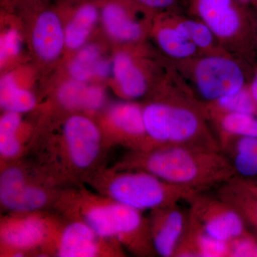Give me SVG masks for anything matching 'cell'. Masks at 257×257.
Here are the masks:
<instances>
[{"mask_svg":"<svg viewBox=\"0 0 257 257\" xmlns=\"http://www.w3.org/2000/svg\"><path fill=\"white\" fill-rule=\"evenodd\" d=\"M107 151L99 125L89 116L74 114L64 119L56 131L33 136L28 155L65 187L84 184L105 165Z\"/></svg>","mask_w":257,"mask_h":257,"instance_id":"cell-1","label":"cell"},{"mask_svg":"<svg viewBox=\"0 0 257 257\" xmlns=\"http://www.w3.org/2000/svg\"><path fill=\"white\" fill-rule=\"evenodd\" d=\"M57 214L82 221L103 237L114 239L135 256H157L149 218L143 211L87 188L85 184L62 189L53 208Z\"/></svg>","mask_w":257,"mask_h":257,"instance_id":"cell-2","label":"cell"},{"mask_svg":"<svg viewBox=\"0 0 257 257\" xmlns=\"http://www.w3.org/2000/svg\"><path fill=\"white\" fill-rule=\"evenodd\" d=\"M111 167L145 171L170 183L199 192L220 186L236 176L229 160L221 151L186 146L130 152Z\"/></svg>","mask_w":257,"mask_h":257,"instance_id":"cell-3","label":"cell"},{"mask_svg":"<svg viewBox=\"0 0 257 257\" xmlns=\"http://www.w3.org/2000/svg\"><path fill=\"white\" fill-rule=\"evenodd\" d=\"M143 110L151 149L186 146L221 151L208 124L204 104L195 99L175 92L167 99L149 103Z\"/></svg>","mask_w":257,"mask_h":257,"instance_id":"cell-4","label":"cell"},{"mask_svg":"<svg viewBox=\"0 0 257 257\" xmlns=\"http://www.w3.org/2000/svg\"><path fill=\"white\" fill-rule=\"evenodd\" d=\"M94 192L138 210H155L189 199L197 189L170 183L142 170H119L105 165L84 182Z\"/></svg>","mask_w":257,"mask_h":257,"instance_id":"cell-5","label":"cell"},{"mask_svg":"<svg viewBox=\"0 0 257 257\" xmlns=\"http://www.w3.org/2000/svg\"><path fill=\"white\" fill-rule=\"evenodd\" d=\"M0 204L7 213L53 209L64 188L25 157L0 165Z\"/></svg>","mask_w":257,"mask_h":257,"instance_id":"cell-6","label":"cell"},{"mask_svg":"<svg viewBox=\"0 0 257 257\" xmlns=\"http://www.w3.org/2000/svg\"><path fill=\"white\" fill-rule=\"evenodd\" d=\"M126 250L114 239L98 234L82 221L53 213L42 256L123 257Z\"/></svg>","mask_w":257,"mask_h":257,"instance_id":"cell-7","label":"cell"},{"mask_svg":"<svg viewBox=\"0 0 257 257\" xmlns=\"http://www.w3.org/2000/svg\"><path fill=\"white\" fill-rule=\"evenodd\" d=\"M49 211L7 213L0 219V256H42L50 234Z\"/></svg>","mask_w":257,"mask_h":257,"instance_id":"cell-8","label":"cell"},{"mask_svg":"<svg viewBox=\"0 0 257 257\" xmlns=\"http://www.w3.org/2000/svg\"><path fill=\"white\" fill-rule=\"evenodd\" d=\"M189 62L193 83L207 103L245 87L243 69L229 54L204 55Z\"/></svg>","mask_w":257,"mask_h":257,"instance_id":"cell-9","label":"cell"},{"mask_svg":"<svg viewBox=\"0 0 257 257\" xmlns=\"http://www.w3.org/2000/svg\"><path fill=\"white\" fill-rule=\"evenodd\" d=\"M187 202L188 220L211 237L229 242L248 232L241 216L217 196L198 192Z\"/></svg>","mask_w":257,"mask_h":257,"instance_id":"cell-10","label":"cell"},{"mask_svg":"<svg viewBox=\"0 0 257 257\" xmlns=\"http://www.w3.org/2000/svg\"><path fill=\"white\" fill-rule=\"evenodd\" d=\"M104 145L122 147L130 152L146 151L151 149L144 123L143 107L132 102L113 104L99 125Z\"/></svg>","mask_w":257,"mask_h":257,"instance_id":"cell-11","label":"cell"},{"mask_svg":"<svg viewBox=\"0 0 257 257\" xmlns=\"http://www.w3.org/2000/svg\"><path fill=\"white\" fill-rule=\"evenodd\" d=\"M239 0H189L193 14L215 35L219 43L234 47L244 23V10Z\"/></svg>","mask_w":257,"mask_h":257,"instance_id":"cell-12","label":"cell"},{"mask_svg":"<svg viewBox=\"0 0 257 257\" xmlns=\"http://www.w3.org/2000/svg\"><path fill=\"white\" fill-rule=\"evenodd\" d=\"M188 214L178 204L150 211V232L155 251L162 257H175L183 236Z\"/></svg>","mask_w":257,"mask_h":257,"instance_id":"cell-13","label":"cell"},{"mask_svg":"<svg viewBox=\"0 0 257 257\" xmlns=\"http://www.w3.org/2000/svg\"><path fill=\"white\" fill-rule=\"evenodd\" d=\"M65 44L64 30L58 15L45 11L39 15L32 32V45L39 57L50 61L57 58Z\"/></svg>","mask_w":257,"mask_h":257,"instance_id":"cell-14","label":"cell"},{"mask_svg":"<svg viewBox=\"0 0 257 257\" xmlns=\"http://www.w3.org/2000/svg\"><path fill=\"white\" fill-rule=\"evenodd\" d=\"M229 242L211 237L187 219L175 257H229Z\"/></svg>","mask_w":257,"mask_h":257,"instance_id":"cell-15","label":"cell"},{"mask_svg":"<svg viewBox=\"0 0 257 257\" xmlns=\"http://www.w3.org/2000/svg\"><path fill=\"white\" fill-rule=\"evenodd\" d=\"M216 196L228 203L248 224L257 229V193L244 179L235 177L221 184Z\"/></svg>","mask_w":257,"mask_h":257,"instance_id":"cell-16","label":"cell"},{"mask_svg":"<svg viewBox=\"0 0 257 257\" xmlns=\"http://www.w3.org/2000/svg\"><path fill=\"white\" fill-rule=\"evenodd\" d=\"M101 19L106 31L115 40L131 42L143 35V28L124 5L116 3L106 4L101 11Z\"/></svg>","mask_w":257,"mask_h":257,"instance_id":"cell-17","label":"cell"},{"mask_svg":"<svg viewBox=\"0 0 257 257\" xmlns=\"http://www.w3.org/2000/svg\"><path fill=\"white\" fill-rule=\"evenodd\" d=\"M112 72L121 94L127 99H139L145 95L148 84L145 74L128 54L115 56Z\"/></svg>","mask_w":257,"mask_h":257,"instance_id":"cell-18","label":"cell"},{"mask_svg":"<svg viewBox=\"0 0 257 257\" xmlns=\"http://www.w3.org/2000/svg\"><path fill=\"white\" fill-rule=\"evenodd\" d=\"M170 18L204 55L227 54L224 48H221V44L210 29L199 19L187 18L175 13Z\"/></svg>","mask_w":257,"mask_h":257,"instance_id":"cell-19","label":"cell"},{"mask_svg":"<svg viewBox=\"0 0 257 257\" xmlns=\"http://www.w3.org/2000/svg\"><path fill=\"white\" fill-rule=\"evenodd\" d=\"M167 25L157 30L156 40L161 50L176 60L189 61L199 55L197 47L174 25L170 17Z\"/></svg>","mask_w":257,"mask_h":257,"instance_id":"cell-20","label":"cell"},{"mask_svg":"<svg viewBox=\"0 0 257 257\" xmlns=\"http://www.w3.org/2000/svg\"><path fill=\"white\" fill-rule=\"evenodd\" d=\"M209 120L215 125L219 144L232 137L257 138V117L254 114L229 113L211 116Z\"/></svg>","mask_w":257,"mask_h":257,"instance_id":"cell-21","label":"cell"},{"mask_svg":"<svg viewBox=\"0 0 257 257\" xmlns=\"http://www.w3.org/2000/svg\"><path fill=\"white\" fill-rule=\"evenodd\" d=\"M94 5L86 4L79 8L64 30L65 45L72 50L80 48L87 40L98 19Z\"/></svg>","mask_w":257,"mask_h":257,"instance_id":"cell-22","label":"cell"},{"mask_svg":"<svg viewBox=\"0 0 257 257\" xmlns=\"http://www.w3.org/2000/svg\"><path fill=\"white\" fill-rule=\"evenodd\" d=\"M203 104L208 119L215 115L229 113L254 115L257 113V103L253 99L249 89L246 87L215 101Z\"/></svg>","mask_w":257,"mask_h":257,"instance_id":"cell-23","label":"cell"},{"mask_svg":"<svg viewBox=\"0 0 257 257\" xmlns=\"http://www.w3.org/2000/svg\"><path fill=\"white\" fill-rule=\"evenodd\" d=\"M32 93L19 87L11 74L5 76L0 84V104L5 111L28 112L36 106Z\"/></svg>","mask_w":257,"mask_h":257,"instance_id":"cell-24","label":"cell"},{"mask_svg":"<svg viewBox=\"0 0 257 257\" xmlns=\"http://www.w3.org/2000/svg\"><path fill=\"white\" fill-rule=\"evenodd\" d=\"M87 88L82 82L72 80L64 83L57 93V101L67 110L84 109Z\"/></svg>","mask_w":257,"mask_h":257,"instance_id":"cell-25","label":"cell"},{"mask_svg":"<svg viewBox=\"0 0 257 257\" xmlns=\"http://www.w3.org/2000/svg\"><path fill=\"white\" fill-rule=\"evenodd\" d=\"M221 151L224 155L232 152L246 154L257 158V138L236 136L226 139L220 144Z\"/></svg>","mask_w":257,"mask_h":257,"instance_id":"cell-26","label":"cell"},{"mask_svg":"<svg viewBox=\"0 0 257 257\" xmlns=\"http://www.w3.org/2000/svg\"><path fill=\"white\" fill-rule=\"evenodd\" d=\"M229 257H257V239L247 232L229 242Z\"/></svg>","mask_w":257,"mask_h":257,"instance_id":"cell-27","label":"cell"},{"mask_svg":"<svg viewBox=\"0 0 257 257\" xmlns=\"http://www.w3.org/2000/svg\"><path fill=\"white\" fill-rule=\"evenodd\" d=\"M20 113L5 111L0 119V143L13 138L23 128Z\"/></svg>","mask_w":257,"mask_h":257,"instance_id":"cell-28","label":"cell"},{"mask_svg":"<svg viewBox=\"0 0 257 257\" xmlns=\"http://www.w3.org/2000/svg\"><path fill=\"white\" fill-rule=\"evenodd\" d=\"M0 44V55L2 61L18 55L21 47V39L18 32L15 30H8L2 37Z\"/></svg>","mask_w":257,"mask_h":257,"instance_id":"cell-29","label":"cell"},{"mask_svg":"<svg viewBox=\"0 0 257 257\" xmlns=\"http://www.w3.org/2000/svg\"><path fill=\"white\" fill-rule=\"evenodd\" d=\"M105 100V94L99 87H89L86 91L84 99V110L89 112H95L102 107Z\"/></svg>","mask_w":257,"mask_h":257,"instance_id":"cell-30","label":"cell"},{"mask_svg":"<svg viewBox=\"0 0 257 257\" xmlns=\"http://www.w3.org/2000/svg\"><path fill=\"white\" fill-rule=\"evenodd\" d=\"M94 66L83 63L75 59L69 66V73L74 80L83 83L94 76Z\"/></svg>","mask_w":257,"mask_h":257,"instance_id":"cell-31","label":"cell"},{"mask_svg":"<svg viewBox=\"0 0 257 257\" xmlns=\"http://www.w3.org/2000/svg\"><path fill=\"white\" fill-rule=\"evenodd\" d=\"M99 56L100 51L97 47L95 45H88L79 51L76 59L89 65H94L99 60Z\"/></svg>","mask_w":257,"mask_h":257,"instance_id":"cell-32","label":"cell"},{"mask_svg":"<svg viewBox=\"0 0 257 257\" xmlns=\"http://www.w3.org/2000/svg\"><path fill=\"white\" fill-rule=\"evenodd\" d=\"M144 7L152 10H170L177 7L178 0H134Z\"/></svg>","mask_w":257,"mask_h":257,"instance_id":"cell-33","label":"cell"},{"mask_svg":"<svg viewBox=\"0 0 257 257\" xmlns=\"http://www.w3.org/2000/svg\"><path fill=\"white\" fill-rule=\"evenodd\" d=\"M111 69H112V66H111L107 61L99 59L96 62L95 66H94V76H97L99 77H106V76L109 75Z\"/></svg>","mask_w":257,"mask_h":257,"instance_id":"cell-34","label":"cell"},{"mask_svg":"<svg viewBox=\"0 0 257 257\" xmlns=\"http://www.w3.org/2000/svg\"><path fill=\"white\" fill-rule=\"evenodd\" d=\"M251 92V95H252L253 99L257 103V73L253 78L252 82H251V86L248 88Z\"/></svg>","mask_w":257,"mask_h":257,"instance_id":"cell-35","label":"cell"},{"mask_svg":"<svg viewBox=\"0 0 257 257\" xmlns=\"http://www.w3.org/2000/svg\"><path fill=\"white\" fill-rule=\"evenodd\" d=\"M244 179L246 184H248V187H249L251 189H253L255 192L257 193V182H255V181H251V179Z\"/></svg>","mask_w":257,"mask_h":257,"instance_id":"cell-36","label":"cell"},{"mask_svg":"<svg viewBox=\"0 0 257 257\" xmlns=\"http://www.w3.org/2000/svg\"><path fill=\"white\" fill-rule=\"evenodd\" d=\"M243 4H253L257 5V0H239Z\"/></svg>","mask_w":257,"mask_h":257,"instance_id":"cell-37","label":"cell"}]
</instances>
